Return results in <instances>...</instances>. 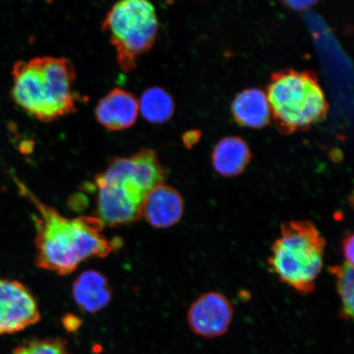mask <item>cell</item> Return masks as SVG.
Here are the masks:
<instances>
[{"label":"cell","instance_id":"6da1fadb","mask_svg":"<svg viewBox=\"0 0 354 354\" xmlns=\"http://www.w3.org/2000/svg\"><path fill=\"white\" fill-rule=\"evenodd\" d=\"M15 180L22 196L33 203L39 214L35 241V264L38 268L61 276L68 275L76 271L84 261L105 258L122 245L119 239L111 240L105 236L104 224L98 218H66L39 201L15 177Z\"/></svg>","mask_w":354,"mask_h":354},{"label":"cell","instance_id":"7a4b0ae2","mask_svg":"<svg viewBox=\"0 0 354 354\" xmlns=\"http://www.w3.org/2000/svg\"><path fill=\"white\" fill-rule=\"evenodd\" d=\"M166 179L167 171L152 149L113 158L95 177L97 218L110 227L134 223L142 216L149 194Z\"/></svg>","mask_w":354,"mask_h":354},{"label":"cell","instance_id":"3957f363","mask_svg":"<svg viewBox=\"0 0 354 354\" xmlns=\"http://www.w3.org/2000/svg\"><path fill=\"white\" fill-rule=\"evenodd\" d=\"M12 99L26 113L51 122L77 111V72L66 57H37L12 66Z\"/></svg>","mask_w":354,"mask_h":354},{"label":"cell","instance_id":"277c9868","mask_svg":"<svg viewBox=\"0 0 354 354\" xmlns=\"http://www.w3.org/2000/svg\"><path fill=\"white\" fill-rule=\"evenodd\" d=\"M326 246V239L312 221H290L281 225L271 248L270 271L299 295L311 294L322 271Z\"/></svg>","mask_w":354,"mask_h":354},{"label":"cell","instance_id":"5b68a950","mask_svg":"<svg viewBox=\"0 0 354 354\" xmlns=\"http://www.w3.org/2000/svg\"><path fill=\"white\" fill-rule=\"evenodd\" d=\"M267 97L274 122L286 135L310 129L324 120L329 111L317 75L310 71L274 73Z\"/></svg>","mask_w":354,"mask_h":354},{"label":"cell","instance_id":"8992f818","mask_svg":"<svg viewBox=\"0 0 354 354\" xmlns=\"http://www.w3.org/2000/svg\"><path fill=\"white\" fill-rule=\"evenodd\" d=\"M102 28L114 48L119 68L131 73L156 42V8L151 0H118L106 15Z\"/></svg>","mask_w":354,"mask_h":354},{"label":"cell","instance_id":"52a82bcc","mask_svg":"<svg viewBox=\"0 0 354 354\" xmlns=\"http://www.w3.org/2000/svg\"><path fill=\"white\" fill-rule=\"evenodd\" d=\"M37 299L21 282L0 278V336L24 331L41 321Z\"/></svg>","mask_w":354,"mask_h":354},{"label":"cell","instance_id":"ba28073f","mask_svg":"<svg viewBox=\"0 0 354 354\" xmlns=\"http://www.w3.org/2000/svg\"><path fill=\"white\" fill-rule=\"evenodd\" d=\"M234 314L231 301L219 292L209 291L190 305L187 322L194 334L205 339L218 338L228 331Z\"/></svg>","mask_w":354,"mask_h":354},{"label":"cell","instance_id":"9c48e42d","mask_svg":"<svg viewBox=\"0 0 354 354\" xmlns=\"http://www.w3.org/2000/svg\"><path fill=\"white\" fill-rule=\"evenodd\" d=\"M139 100L132 93L115 88L102 98L95 109L96 120L111 131H123L136 123Z\"/></svg>","mask_w":354,"mask_h":354},{"label":"cell","instance_id":"30bf717a","mask_svg":"<svg viewBox=\"0 0 354 354\" xmlns=\"http://www.w3.org/2000/svg\"><path fill=\"white\" fill-rule=\"evenodd\" d=\"M184 214V201L174 188L158 185L149 194L143 205L142 216L157 228H169L178 223Z\"/></svg>","mask_w":354,"mask_h":354},{"label":"cell","instance_id":"8fae6325","mask_svg":"<svg viewBox=\"0 0 354 354\" xmlns=\"http://www.w3.org/2000/svg\"><path fill=\"white\" fill-rule=\"evenodd\" d=\"M252 158L250 146L241 137H225L216 145L212 153V166L216 174L232 178L243 174Z\"/></svg>","mask_w":354,"mask_h":354},{"label":"cell","instance_id":"7c38bea8","mask_svg":"<svg viewBox=\"0 0 354 354\" xmlns=\"http://www.w3.org/2000/svg\"><path fill=\"white\" fill-rule=\"evenodd\" d=\"M73 296L83 311L96 313L108 306L112 299V290L103 274L95 270H88L75 280Z\"/></svg>","mask_w":354,"mask_h":354},{"label":"cell","instance_id":"4fadbf2b","mask_svg":"<svg viewBox=\"0 0 354 354\" xmlns=\"http://www.w3.org/2000/svg\"><path fill=\"white\" fill-rule=\"evenodd\" d=\"M232 112L238 124L254 129L267 126L272 118L267 94L256 88L238 95L232 104Z\"/></svg>","mask_w":354,"mask_h":354},{"label":"cell","instance_id":"5bb4252c","mask_svg":"<svg viewBox=\"0 0 354 354\" xmlns=\"http://www.w3.org/2000/svg\"><path fill=\"white\" fill-rule=\"evenodd\" d=\"M139 112L150 123L163 124L174 116V100L169 93L161 87L149 88L140 97Z\"/></svg>","mask_w":354,"mask_h":354},{"label":"cell","instance_id":"9a60e30c","mask_svg":"<svg viewBox=\"0 0 354 354\" xmlns=\"http://www.w3.org/2000/svg\"><path fill=\"white\" fill-rule=\"evenodd\" d=\"M330 272L335 277L336 289L340 300L339 315L345 321H351L353 317V266L344 262L332 266Z\"/></svg>","mask_w":354,"mask_h":354},{"label":"cell","instance_id":"2e32d148","mask_svg":"<svg viewBox=\"0 0 354 354\" xmlns=\"http://www.w3.org/2000/svg\"><path fill=\"white\" fill-rule=\"evenodd\" d=\"M68 344V340L60 337L34 338L21 343L12 354H73Z\"/></svg>","mask_w":354,"mask_h":354},{"label":"cell","instance_id":"e0dca14e","mask_svg":"<svg viewBox=\"0 0 354 354\" xmlns=\"http://www.w3.org/2000/svg\"><path fill=\"white\" fill-rule=\"evenodd\" d=\"M353 245L354 236L352 232H348L344 236L342 243V249L345 262L353 266Z\"/></svg>","mask_w":354,"mask_h":354},{"label":"cell","instance_id":"ac0fdd59","mask_svg":"<svg viewBox=\"0 0 354 354\" xmlns=\"http://www.w3.org/2000/svg\"><path fill=\"white\" fill-rule=\"evenodd\" d=\"M282 1L292 10L304 11L315 6L318 0H282Z\"/></svg>","mask_w":354,"mask_h":354},{"label":"cell","instance_id":"d6986e66","mask_svg":"<svg viewBox=\"0 0 354 354\" xmlns=\"http://www.w3.org/2000/svg\"><path fill=\"white\" fill-rule=\"evenodd\" d=\"M82 321L74 314H68L64 317L63 324L66 330L75 332L81 326Z\"/></svg>","mask_w":354,"mask_h":354}]
</instances>
